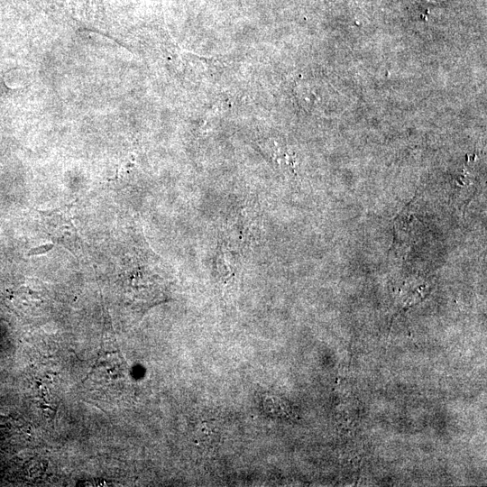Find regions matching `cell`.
Here are the masks:
<instances>
[{"instance_id":"6da1fadb","label":"cell","mask_w":487,"mask_h":487,"mask_svg":"<svg viewBox=\"0 0 487 487\" xmlns=\"http://www.w3.org/2000/svg\"><path fill=\"white\" fill-rule=\"evenodd\" d=\"M281 399L274 396H264L262 405L264 411L273 417H286L289 414V408Z\"/></svg>"}]
</instances>
